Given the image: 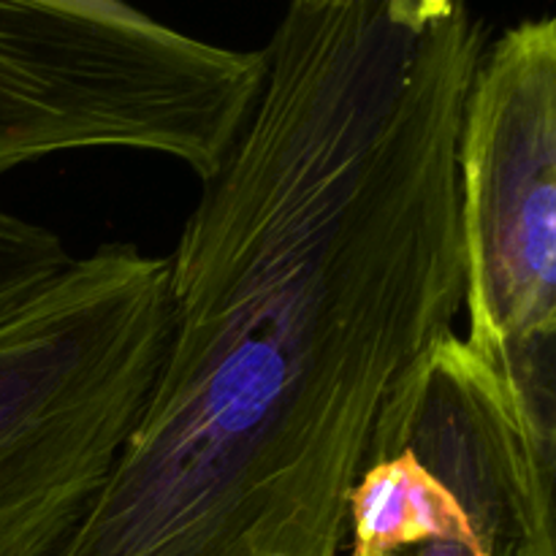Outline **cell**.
Wrapping results in <instances>:
<instances>
[{
  "mask_svg": "<svg viewBox=\"0 0 556 556\" xmlns=\"http://www.w3.org/2000/svg\"><path fill=\"white\" fill-rule=\"evenodd\" d=\"M486 20L296 0L168 269L134 432L54 556H340L402 375L462 309L456 141Z\"/></svg>",
  "mask_w": 556,
  "mask_h": 556,
  "instance_id": "cell-1",
  "label": "cell"
},
{
  "mask_svg": "<svg viewBox=\"0 0 556 556\" xmlns=\"http://www.w3.org/2000/svg\"><path fill=\"white\" fill-rule=\"evenodd\" d=\"M465 342L492 372L519 440L538 538L554 546L556 22L489 41L456 141Z\"/></svg>",
  "mask_w": 556,
  "mask_h": 556,
  "instance_id": "cell-3",
  "label": "cell"
},
{
  "mask_svg": "<svg viewBox=\"0 0 556 556\" xmlns=\"http://www.w3.org/2000/svg\"><path fill=\"white\" fill-rule=\"evenodd\" d=\"M188 71L174 30L112 0H0V177L60 152H168Z\"/></svg>",
  "mask_w": 556,
  "mask_h": 556,
  "instance_id": "cell-4",
  "label": "cell"
},
{
  "mask_svg": "<svg viewBox=\"0 0 556 556\" xmlns=\"http://www.w3.org/2000/svg\"><path fill=\"white\" fill-rule=\"evenodd\" d=\"M521 538L510 521L478 519L451 535L432 538L391 556H519Z\"/></svg>",
  "mask_w": 556,
  "mask_h": 556,
  "instance_id": "cell-6",
  "label": "cell"
},
{
  "mask_svg": "<svg viewBox=\"0 0 556 556\" xmlns=\"http://www.w3.org/2000/svg\"><path fill=\"white\" fill-rule=\"evenodd\" d=\"M166 280L101 244L0 315V556H54L90 514L161 364Z\"/></svg>",
  "mask_w": 556,
  "mask_h": 556,
  "instance_id": "cell-2",
  "label": "cell"
},
{
  "mask_svg": "<svg viewBox=\"0 0 556 556\" xmlns=\"http://www.w3.org/2000/svg\"><path fill=\"white\" fill-rule=\"evenodd\" d=\"M71 261L58 233L0 206V315L49 286Z\"/></svg>",
  "mask_w": 556,
  "mask_h": 556,
  "instance_id": "cell-5",
  "label": "cell"
}]
</instances>
